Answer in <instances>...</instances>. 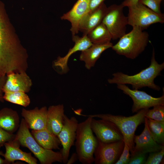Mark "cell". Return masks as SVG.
<instances>
[{"label": "cell", "mask_w": 164, "mask_h": 164, "mask_svg": "<svg viewBox=\"0 0 164 164\" xmlns=\"http://www.w3.org/2000/svg\"><path fill=\"white\" fill-rule=\"evenodd\" d=\"M47 111L46 106L30 110L23 108L21 114L29 129L40 130L46 129Z\"/></svg>", "instance_id": "2e32d148"}, {"label": "cell", "mask_w": 164, "mask_h": 164, "mask_svg": "<svg viewBox=\"0 0 164 164\" xmlns=\"http://www.w3.org/2000/svg\"><path fill=\"white\" fill-rule=\"evenodd\" d=\"M97 140L98 145L94 153V163L115 164L123 150L125 145L124 140L111 143H105Z\"/></svg>", "instance_id": "30bf717a"}, {"label": "cell", "mask_w": 164, "mask_h": 164, "mask_svg": "<svg viewBox=\"0 0 164 164\" xmlns=\"http://www.w3.org/2000/svg\"><path fill=\"white\" fill-rule=\"evenodd\" d=\"M105 0H89L90 11L96 9L101 4L104 2Z\"/></svg>", "instance_id": "1f68e13d"}, {"label": "cell", "mask_w": 164, "mask_h": 164, "mask_svg": "<svg viewBox=\"0 0 164 164\" xmlns=\"http://www.w3.org/2000/svg\"><path fill=\"white\" fill-rule=\"evenodd\" d=\"M6 75L0 77V101H3V91L2 90L3 87L5 83L6 79Z\"/></svg>", "instance_id": "d6a6232c"}, {"label": "cell", "mask_w": 164, "mask_h": 164, "mask_svg": "<svg viewBox=\"0 0 164 164\" xmlns=\"http://www.w3.org/2000/svg\"><path fill=\"white\" fill-rule=\"evenodd\" d=\"M65 115L63 104L50 106L47 109L46 129L57 136L63 127Z\"/></svg>", "instance_id": "d6986e66"}, {"label": "cell", "mask_w": 164, "mask_h": 164, "mask_svg": "<svg viewBox=\"0 0 164 164\" xmlns=\"http://www.w3.org/2000/svg\"><path fill=\"white\" fill-rule=\"evenodd\" d=\"M24 119L22 118L15 138L20 145L28 148L41 164H51L56 162H62L60 152H55L42 147L34 139Z\"/></svg>", "instance_id": "8992f818"}, {"label": "cell", "mask_w": 164, "mask_h": 164, "mask_svg": "<svg viewBox=\"0 0 164 164\" xmlns=\"http://www.w3.org/2000/svg\"><path fill=\"white\" fill-rule=\"evenodd\" d=\"M162 0H140V3L157 13H162L160 4Z\"/></svg>", "instance_id": "83f0119b"}, {"label": "cell", "mask_w": 164, "mask_h": 164, "mask_svg": "<svg viewBox=\"0 0 164 164\" xmlns=\"http://www.w3.org/2000/svg\"><path fill=\"white\" fill-rule=\"evenodd\" d=\"M146 118L148 129L153 138L158 144L164 145V121Z\"/></svg>", "instance_id": "cb8c5ba5"}, {"label": "cell", "mask_w": 164, "mask_h": 164, "mask_svg": "<svg viewBox=\"0 0 164 164\" xmlns=\"http://www.w3.org/2000/svg\"><path fill=\"white\" fill-rule=\"evenodd\" d=\"M146 154L135 152L131 154L128 164H145L147 159Z\"/></svg>", "instance_id": "f1b7e54d"}, {"label": "cell", "mask_w": 164, "mask_h": 164, "mask_svg": "<svg viewBox=\"0 0 164 164\" xmlns=\"http://www.w3.org/2000/svg\"><path fill=\"white\" fill-rule=\"evenodd\" d=\"M128 8V25L132 27L143 30L153 24L164 22V14L156 13L140 3Z\"/></svg>", "instance_id": "52a82bcc"}, {"label": "cell", "mask_w": 164, "mask_h": 164, "mask_svg": "<svg viewBox=\"0 0 164 164\" xmlns=\"http://www.w3.org/2000/svg\"><path fill=\"white\" fill-rule=\"evenodd\" d=\"M3 87V92H22L27 93L30 90L32 81L26 72H11L6 75Z\"/></svg>", "instance_id": "5bb4252c"}, {"label": "cell", "mask_w": 164, "mask_h": 164, "mask_svg": "<svg viewBox=\"0 0 164 164\" xmlns=\"http://www.w3.org/2000/svg\"><path fill=\"white\" fill-rule=\"evenodd\" d=\"M4 100L8 102L26 107L30 103V99L26 93L22 92H5Z\"/></svg>", "instance_id": "d4e9b609"}, {"label": "cell", "mask_w": 164, "mask_h": 164, "mask_svg": "<svg viewBox=\"0 0 164 164\" xmlns=\"http://www.w3.org/2000/svg\"><path fill=\"white\" fill-rule=\"evenodd\" d=\"M93 44H104L109 43L112 39L109 32L102 22L87 35Z\"/></svg>", "instance_id": "603a6c76"}, {"label": "cell", "mask_w": 164, "mask_h": 164, "mask_svg": "<svg viewBox=\"0 0 164 164\" xmlns=\"http://www.w3.org/2000/svg\"><path fill=\"white\" fill-rule=\"evenodd\" d=\"M78 160V157L77 153L76 152L73 153L72 154L70 158L69 159H68L66 164H73Z\"/></svg>", "instance_id": "e575fe53"}, {"label": "cell", "mask_w": 164, "mask_h": 164, "mask_svg": "<svg viewBox=\"0 0 164 164\" xmlns=\"http://www.w3.org/2000/svg\"><path fill=\"white\" fill-rule=\"evenodd\" d=\"M144 123L145 127L141 134L134 136V141L136 145H135L133 153L140 152L147 154L159 151L164 148V145L158 144L153 138L148 129L145 117Z\"/></svg>", "instance_id": "9a60e30c"}, {"label": "cell", "mask_w": 164, "mask_h": 164, "mask_svg": "<svg viewBox=\"0 0 164 164\" xmlns=\"http://www.w3.org/2000/svg\"><path fill=\"white\" fill-rule=\"evenodd\" d=\"M31 133L36 142L43 148L52 150L60 149L61 143L57 136L47 129L32 130Z\"/></svg>", "instance_id": "44dd1931"}, {"label": "cell", "mask_w": 164, "mask_h": 164, "mask_svg": "<svg viewBox=\"0 0 164 164\" xmlns=\"http://www.w3.org/2000/svg\"><path fill=\"white\" fill-rule=\"evenodd\" d=\"M145 164H159L161 163L164 155V148L158 152L149 153Z\"/></svg>", "instance_id": "4316f807"}, {"label": "cell", "mask_w": 164, "mask_h": 164, "mask_svg": "<svg viewBox=\"0 0 164 164\" xmlns=\"http://www.w3.org/2000/svg\"><path fill=\"white\" fill-rule=\"evenodd\" d=\"M108 8L103 2L96 9L89 11L80 22L79 31L82 32L83 35H87L102 22L107 13Z\"/></svg>", "instance_id": "ac0fdd59"}, {"label": "cell", "mask_w": 164, "mask_h": 164, "mask_svg": "<svg viewBox=\"0 0 164 164\" xmlns=\"http://www.w3.org/2000/svg\"><path fill=\"white\" fill-rule=\"evenodd\" d=\"M20 144L15 138L4 144L5 152L3 157L8 163L15 161H24L29 164H37V160L32 156L31 153L22 151L19 149Z\"/></svg>", "instance_id": "e0dca14e"}, {"label": "cell", "mask_w": 164, "mask_h": 164, "mask_svg": "<svg viewBox=\"0 0 164 164\" xmlns=\"http://www.w3.org/2000/svg\"><path fill=\"white\" fill-rule=\"evenodd\" d=\"M149 109H141L136 114L128 117L109 114L84 116L93 118H99L110 121L115 124L121 133L124 142L128 145L131 154L133 152L135 145L134 141L135 132L138 127L144 122L145 115Z\"/></svg>", "instance_id": "3957f363"}, {"label": "cell", "mask_w": 164, "mask_h": 164, "mask_svg": "<svg viewBox=\"0 0 164 164\" xmlns=\"http://www.w3.org/2000/svg\"><path fill=\"white\" fill-rule=\"evenodd\" d=\"M140 0H125L121 4L124 7H128L134 5L138 3Z\"/></svg>", "instance_id": "836d02e7"}, {"label": "cell", "mask_w": 164, "mask_h": 164, "mask_svg": "<svg viewBox=\"0 0 164 164\" xmlns=\"http://www.w3.org/2000/svg\"><path fill=\"white\" fill-rule=\"evenodd\" d=\"M15 135L9 132L0 127V145L12 141L15 138Z\"/></svg>", "instance_id": "4dcf8cb0"}, {"label": "cell", "mask_w": 164, "mask_h": 164, "mask_svg": "<svg viewBox=\"0 0 164 164\" xmlns=\"http://www.w3.org/2000/svg\"><path fill=\"white\" fill-rule=\"evenodd\" d=\"M89 11V0H77L72 9L61 16V19L70 22L72 35L78 33L80 22Z\"/></svg>", "instance_id": "4fadbf2b"}, {"label": "cell", "mask_w": 164, "mask_h": 164, "mask_svg": "<svg viewBox=\"0 0 164 164\" xmlns=\"http://www.w3.org/2000/svg\"><path fill=\"white\" fill-rule=\"evenodd\" d=\"M3 145H0V149L1 147L3 146ZM4 154L1 151H0V155L3 156ZM8 164L7 162L5 159H3L0 157V164Z\"/></svg>", "instance_id": "d590c367"}, {"label": "cell", "mask_w": 164, "mask_h": 164, "mask_svg": "<svg viewBox=\"0 0 164 164\" xmlns=\"http://www.w3.org/2000/svg\"><path fill=\"white\" fill-rule=\"evenodd\" d=\"M19 118L17 112L11 108H4L0 110V127L11 133L19 127Z\"/></svg>", "instance_id": "7402d4cb"}, {"label": "cell", "mask_w": 164, "mask_h": 164, "mask_svg": "<svg viewBox=\"0 0 164 164\" xmlns=\"http://www.w3.org/2000/svg\"><path fill=\"white\" fill-rule=\"evenodd\" d=\"M111 48L118 54L134 59L145 50L149 41V35L146 32L136 27L126 33Z\"/></svg>", "instance_id": "277c9868"}, {"label": "cell", "mask_w": 164, "mask_h": 164, "mask_svg": "<svg viewBox=\"0 0 164 164\" xmlns=\"http://www.w3.org/2000/svg\"><path fill=\"white\" fill-rule=\"evenodd\" d=\"M88 117L78 123L76 131L75 145L78 160L83 164L94 162V153L98 142L91 127L92 117Z\"/></svg>", "instance_id": "5b68a950"}, {"label": "cell", "mask_w": 164, "mask_h": 164, "mask_svg": "<svg viewBox=\"0 0 164 164\" xmlns=\"http://www.w3.org/2000/svg\"><path fill=\"white\" fill-rule=\"evenodd\" d=\"M113 44L111 42L104 44H93L87 49L81 51L79 59L85 63L86 68L90 69L94 66L101 54L111 48Z\"/></svg>", "instance_id": "ffe728a7"}, {"label": "cell", "mask_w": 164, "mask_h": 164, "mask_svg": "<svg viewBox=\"0 0 164 164\" xmlns=\"http://www.w3.org/2000/svg\"><path fill=\"white\" fill-rule=\"evenodd\" d=\"M78 124L74 116L69 118L65 115L62 128L57 135L62 148L60 151L62 157V162L66 164L71 147L74 145L76 131Z\"/></svg>", "instance_id": "8fae6325"}, {"label": "cell", "mask_w": 164, "mask_h": 164, "mask_svg": "<svg viewBox=\"0 0 164 164\" xmlns=\"http://www.w3.org/2000/svg\"><path fill=\"white\" fill-rule=\"evenodd\" d=\"M91 127L97 138L105 143H111L123 140V136L118 128L110 121L92 118Z\"/></svg>", "instance_id": "7c38bea8"}, {"label": "cell", "mask_w": 164, "mask_h": 164, "mask_svg": "<svg viewBox=\"0 0 164 164\" xmlns=\"http://www.w3.org/2000/svg\"><path fill=\"white\" fill-rule=\"evenodd\" d=\"M3 9L0 1V77L11 72H23L26 67L25 58L8 38Z\"/></svg>", "instance_id": "6da1fadb"}, {"label": "cell", "mask_w": 164, "mask_h": 164, "mask_svg": "<svg viewBox=\"0 0 164 164\" xmlns=\"http://www.w3.org/2000/svg\"><path fill=\"white\" fill-rule=\"evenodd\" d=\"M117 88L132 99L133 104L132 111L133 113L137 112L141 109L149 108L157 105H164V94L160 97H155L145 91L131 89L125 84H118Z\"/></svg>", "instance_id": "9c48e42d"}, {"label": "cell", "mask_w": 164, "mask_h": 164, "mask_svg": "<svg viewBox=\"0 0 164 164\" xmlns=\"http://www.w3.org/2000/svg\"><path fill=\"white\" fill-rule=\"evenodd\" d=\"M123 8L121 4L110 5L102 20V22L108 29L113 40L119 39L126 33L128 20L127 16L123 13Z\"/></svg>", "instance_id": "ba28073f"}, {"label": "cell", "mask_w": 164, "mask_h": 164, "mask_svg": "<svg viewBox=\"0 0 164 164\" xmlns=\"http://www.w3.org/2000/svg\"><path fill=\"white\" fill-rule=\"evenodd\" d=\"M164 69V63L159 64L156 60L155 50L153 48L150 64L149 67L133 75H128L120 72L114 73L112 78L108 79V81L110 84L131 85L133 89L138 90L148 87L159 91L160 88L155 83L154 80L161 74Z\"/></svg>", "instance_id": "7a4b0ae2"}, {"label": "cell", "mask_w": 164, "mask_h": 164, "mask_svg": "<svg viewBox=\"0 0 164 164\" xmlns=\"http://www.w3.org/2000/svg\"><path fill=\"white\" fill-rule=\"evenodd\" d=\"M145 117L156 121H164V105H157L152 109H149Z\"/></svg>", "instance_id": "484cf974"}, {"label": "cell", "mask_w": 164, "mask_h": 164, "mask_svg": "<svg viewBox=\"0 0 164 164\" xmlns=\"http://www.w3.org/2000/svg\"><path fill=\"white\" fill-rule=\"evenodd\" d=\"M128 145L125 143L124 147L120 156L114 164H128L130 160L131 154Z\"/></svg>", "instance_id": "f546056e"}]
</instances>
